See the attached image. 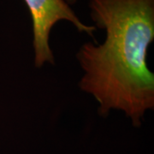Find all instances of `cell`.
I'll return each instance as SVG.
<instances>
[{
    "mask_svg": "<svg viewBox=\"0 0 154 154\" xmlns=\"http://www.w3.org/2000/svg\"><path fill=\"white\" fill-rule=\"evenodd\" d=\"M96 28L105 31L102 44L87 42L76 52L82 70L78 86L99 104L106 117L122 112L134 128L154 110V75L147 51L154 40V0H89Z\"/></svg>",
    "mask_w": 154,
    "mask_h": 154,
    "instance_id": "1",
    "label": "cell"
},
{
    "mask_svg": "<svg viewBox=\"0 0 154 154\" xmlns=\"http://www.w3.org/2000/svg\"><path fill=\"white\" fill-rule=\"evenodd\" d=\"M65 1H66L67 4H68V5H69L70 6L73 5H75V4L77 2V0H65Z\"/></svg>",
    "mask_w": 154,
    "mask_h": 154,
    "instance_id": "3",
    "label": "cell"
},
{
    "mask_svg": "<svg viewBox=\"0 0 154 154\" xmlns=\"http://www.w3.org/2000/svg\"><path fill=\"white\" fill-rule=\"evenodd\" d=\"M28 6L33 23V64L40 69L45 64H55V57L50 45V35L57 22L71 23L78 32L94 38L97 28L88 25L77 17L65 0H23Z\"/></svg>",
    "mask_w": 154,
    "mask_h": 154,
    "instance_id": "2",
    "label": "cell"
}]
</instances>
